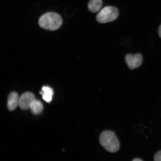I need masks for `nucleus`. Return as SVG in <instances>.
I'll return each instance as SVG.
<instances>
[{"mask_svg":"<svg viewBox=\"0 0 161 161\" xmlns=\"http://www.w3.org/2000/svg\"><path fill=\"white\" fill-rule=\"evenodd\" d=\"M62 23V20L60 15L53 12L45 14L40 18L39 20L40 27L51 31L59 29Z\"/></svg>","mask_w":161,"mask_h":161,"instance_id":"2","label":"nucleus"},{"mask_svg":"<svg viewBox=\"0 0 161 161\" xmlns=\"http://www.w3.org/2000/svg\"><path fill=\"white\" fill-rule=\"evenodd\" d=\"M43 99L46 102L49 103L51 101L53 95V91L49 86H43L42 88V92H40Z\"/></svg>","mask_w":161,"mask_h":161,"instance_id":"8","label":"nucleus"},{"mask_svg":"<svg viewBox=\"0 0 161 161\" xmlns=\"http://www.w3.org/2000/svg\"><path fill=\"white\" fill-rule=\"evenodd\" d=\"M155 161H161V150L157 152L154 157Z\"/></svg>","mask_w":161,"mask_h":161,"instance_id":"10","label":"nucleus"},{"mask_svg":"<svg viewBox=\"0 0 161 161\" xmlns=\"http://www.w3.org/2000/svg\"><path fill=\"white\" fill-rule=\"evenodd\" d=\"M19 98L17 92H13L10 93L8 97L7 106L10 111L15 110L19 105Z\"/></svg>","mask_w":161,"mask_h":161,"instance_id":"6","label":"nucleus"},{"mask_svg":"<svg viewBox=\"0 0 161 161\" xmlns=\"http://www.w3.org/2000/svg\"><path fill=\"white\" fill-rule=\"evenodd\" d=\"M125 61L130 69H134L142 65L143 61L142 56L140 53L135 55L127 54L125 56Z\"/></svg>","mask_w":161,"mask_h":161,"instance_id":"4","label":"nucleus"},{"mask_svg":"<svg viewBox=\"0 0 161 161\" xmlns=\"http://www.w3.org/2000/svg\"><path fill=\"white\" fill-rule=\"evenodd\" d=\"M32 113L35 114H39L43 110V106L41 102L35 99L32 103L30 108Z\"/></svg>","mask_w":161,"mask_h":161,"instance_id":"9","label":"nucleus"},{"mask_svg":"<svg viewBox=\"0 0 161 161\" xmlns=\"http://www.w3.org/2000/svg\"><path fill=\"white\" fill-rule=\"evenodd\" d=\"M99 141L101 145L108 152L114 153L119 149V141L112 131L106 130L102 132L99 136Z\"/></svg>","mask_w":161,"mask_h":161,"instance_id":"1","label":"nucleus"},{"mask_svg":"<svg viewBox=\"0 0 161 161\" xmlns=\"http://www.w3.org/2000/svg\"><path fill=\"white\" fill-rule=\"evenodd\" d=\"M103 5L102 0H90L88 4V10L92 13L99 12Z\"/></svg>","mask_w":161,"mask_h":161,"instance_id":"7","label":"nucleus"},{"mask_svg":"<svg viewBox=\"0 0 161 161\" xmlns=\"http://www.w3.org/2000/svg\"><path fill=\"white\" fill-rule=\"evenodd\" d=\"M118 16L119 11L116 8L108 6L100 10L96 19L99 23H106L114 21Z\"/></svg>","mask_w":161,"mask_h":161,"instance_id":"3","label":"nucleus"},{"mask_svg":"<svg viewBox=\"0 0 161 161\" xmlns=\"http://www.w3.org/2000/svg\"><path fill=\"white\" fill-rule=\"evenodd\" d=\"M133 161H142V160L138 158H136L132 160Z\"/></svg>","mask_w":161,"mask_h":161,"instance_id":"12","label":"nucleus"},{"mask_svg":"<svg viewBox=\"0 0 161 161\" xmlns=\"http://www.w3.org/2000/svg\"><path fill=\"white\" fill-rule=\"evenodd\" d=\"M158 34L159 37L161 38V24L158 27Z\"/></svg>","mask_w":161,"mask_h":161,"instance_id":"11","label":"nucleus"},{"mask_svg":"<svg viewBox=\"0 0 161 161\" xmlns=\"http://www.w3.org/2000/svg\"><path fill=\"white\" fill-rule=\"evenodd\" d=\"M35 99V96L33 93L25 92L19 98V106L22 110L28 109Z\"/></svg>","mask_w":161,"mask_h":161,"instance_id":"5","label":"nucleus"}]
</instances>
